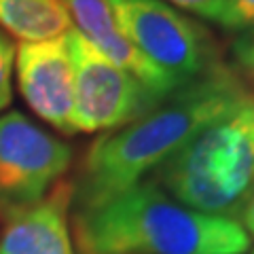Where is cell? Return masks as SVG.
<instances>
[{
  "mask_svg": "<svg viewBox=\"0 0 254 254\" xmlns=\"http://www.w3.org/2000/svg\"><path fill=\"white\" fill-rule=\"evenodd\" d=\"M83 254H244L250 235L237 220L182 205L153 178L91 208H78Z\"/></svg>",
  "mask_w": 254,
  "mask_h": 254,
  "instance_id": "7a4b0ae2",
  "label": "cell"
},
{
  "mask_svg": "<svg viewBox=\"0 0 254 254\" xmlns=\"http://www.w3.org/2000/svg\"><path fill=\"white\" fill-rule=\"evenodd\" d=\"M0 26L23 43L66 36L72 19L62 0H0Z\"/></svg>",
  "mask_w": 254,
  "mask_h": 254,
  "instance_id": "30bf717a",
  "label": "cell"
},
{
  "mask_svg": "<svg viewBox=\"0 0 254 254\" xmlns=\"http://www.w3.org/2000/svg\"><path fill=\"white\" fill-rule=\"evenodd\" d=\"M218 23L235 32L254 30V0H229L225 15Z\"/></svg>",
  "mask_w": 254,
  "mask_h": 254,
  "instance_id": "7c38bea8",
  "label": "cell"
},
{
  "mask_svg": "<svg viewBox=\"0 0 254 254\" xmlns=\"http://www.w3.org/2000/svg\"><path fill=\"white\" fill-rule=\"evenodd\" d=\"M168 2H172L174 6H180V9H185L193 15H199L203 19L220 21L229 0H168Z\"/></svg>",
  "mask_w": 254,
  "mask_h": 254,
  "instance_id": "4fadbf2b",
  "label": "cell"
},
{
  "mask_svg": "<svg viewBox=\"0 0 254 254\" xmlns=\"http://www.w3.org/2000/svg\"><path fill=\"white\" fill-rule=\"evenodd\" d=\"M70 165V148L21 113L0 115V216L41 203Z\"/></svg>",
  "mask_w": 254,
  "mask_h": 254,
  "instance_id": "8992f818",
  "label": "cell"
},
{
  "mask_svg": "<svg viewBox=\"0 0 254 254\" xmlns=\"http://www.w3.org/2000/svg\"><path fill=\"white\" fill-rule=\"evenodd\" d=\"M250 95L231 70L218 66L172 91L150 113L93 142L72 195L78 208H91L142 182L174 157L205 125Z\"/></svg>",
  "mask_w": 254,
  "mask_h": 254,
  "instance_id": "6da1fadb",
  "label": "cell"
},
{
  "mask_svg": "<svg viewBox=\"0 0 254 254\" xmlns=\"http://www.w3.org/2000/svg\"><path fill=\"white\" fill-rule=\"evenodd\" d=\"M242 218H244V229H246V233L254 237V195H252L250 203L246 205V210H244V214H242Z\"/></svg>",
  "mask_w": 254,
  "mask_h": 254,
  "instance_id": "9a60e30c",
  "label": "cell"
},
{
  "mask_svg": "<svg viewBox=\"0 0 254 254\" xmlns=\"http://www.w3.org/2000/svg\"><path fill=\"white\" fill-rule=\"evenodd\" d=\"M117 26L144 58L180 87L216 70L210 32L163 0H108Z\"/></svg>",
  "mask_w": 254,
  "mask_h": 254,
  "instance_id": "277c9868",
  "label": "cell"
},
{
  "mask_svg": "<svg viewBox=\"0 0 254 254\" xmlns=\"http://www.w3.org/2000/svg\"><path fill=\"white\" fill-rule=\"evenodd\" d=\"M72 187L58 182L41 203L9 218L0 254H74L68 229Z\"/></svg>",
  "mask_w": 254,
  "mask_h": 254,
  "instance_id": "9c48e42d",
  "label": "cell"
},
{
  "mask_svg": "<svg viewBox=\"0 0 254 254\" xmlns=\"http://www.w3.org/2000/svg\"><path fill=\"white\" fill-rule=\"evenodd\" d=\"M66 43L74 64V131H110L150 113L165 98L117 68L72 28Z\"/></svg>",
  "mask_w": 254,
  "mask_h": 254,
  "instance_id": "5b68a950",
  "label": "cell"
},
{
  "mask_svg": "<svg viewBox=\"0 0 254 254\" xmlns=\"http://www.w3.org/2000/svg\"><path fill=\"white\" fill-rule=\"evenodd\" d=\"M250 254H254V250H252V252H250Z\"/></svg>",
  "mask_w": 254,
  "mask_h": 254,
  "instance_id": "2e32d148",
  "label": "cell"
},
{
  "mask_svg": "<svg viewBox=\"0 0 254 254\" xmlns=\"http://www.w3.org/2000/svg\"><path fill=\"white\" fill-rule=\"evenodd\" d=\"M233 53L237 64L244 70V74L254 83V30L242 32V36L233 45Z\"/></svg>",
  "mask_w": 254,
  "mask_h": 254,
  "instance_id": "5bb4252c",
  "label": "cell"
},
{
  "mask_svg": "<svg viewBox=\"0 0 254 254\" xmlns=\"http://www.w3.org/2000/svg\"><path fill=\"white\" fill-rule=\"evenodd\" d=\"M62 2L66 4L70 19L74 21V30L117 68L136 76L142 85H146L161 98H168L172 91L180 89L176 81L153 66L123 34L117 26L108 0H62Z\"/></svg>",
  "mask_w": 254,
  "mask_h": 254,
  "instance_id": "ba28073f",
  "label": "cell"
},
{
  "mask_svg": "<svg viewBox=\"0 0 254 254\" xmlns=\"http://www.w3.org/2000/svg\"><path fill=\"white\" fill-rule=\"evenodd\" d=\"M17 83L26 104L62 133H76L74 64L66 36L43 43H23L15 53Z\"/></svg>",
  "mask_w": 254,
  "mask_h": 254,
  "instance_id": "52a82bcc",
  "label": "cell"
},
{
  "mask_svg": "<svg viewBox=\"0 0 254 254\" xmlns=\"http://www.w3.org/2000/svg\"><path fill=\"white\" fill-rule=\"evenodd\" d=\"M13 66H15V47L0 32V113L11 104L13 98Z\"/></svg>",
  "mask_w": 254,
  "mask_h": 254,
  "instance_id": "8fae6325",
  "label": "cell"
},
{
  "mask_svg": "<svg viewBox=\"0 0 254 254\" xmlns=\"http://www.w3.org/2000/svg\"><path fill=\"white\" fill-rule=\"evenodd\" d=\"M182 205L208 216H242L254 195V98L205 125L155 172Z\"/></svg>",
  "mask_w": 254,
  "mask_h": 254,
  "instance_id": "3957f363",
  "label": "cell"
}]
</instances>
